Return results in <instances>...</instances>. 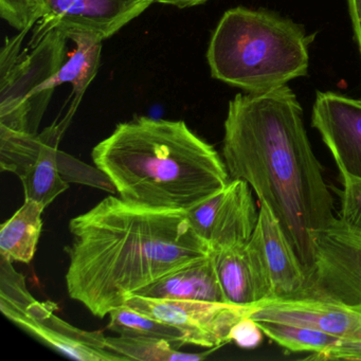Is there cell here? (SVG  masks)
<instances>
[{
    "label": "cell",
    "instance_id": "18",
    "mask_svg": "<svg viewBox=\"0 0 361 361\" xmlns=\"http://www.w3.org/2000/svg\"><path fill=\"white\" fill-rule=\"evenodd\" d=\"M67 37L75 44L77 48L69 60L51 78L49 86L54 90L56 86L65 83L73 86V92L69 99L71 105L64 117L71 122L88 86L98 73L103 41L96 35L79 31L67 32Z\"/></svg>",
    "mask_w": 361,
    "mask_h": 361
},
{
    "label": "cell",
    "instance_id": "21",
    "mask_svg": "<svg viewBox=\"0 0 361 361\" xmlns=\"http://www.w3.org/2000/svg\"><path fill=\"white\" fill-rule=\"evenodd\" d=\"M106 348L128 360L139 361H198L210 354L179 352L168 340L149 337H106Z\"/></svg>",
    "mask_w": 361,
    "mask_h": 361
},
{
    "label": "cell",
    "instance_id": "11",
    "mask_svg": "<svg viewBox=\"0 0 361 361\" xmlns=\"http://www.w3.org/2000/svg\"><path fill=\"white\" fill-rule=\"evenodd\" d=\"M312 126L329 147L342 179L361 180V100L318 92Z\"/></svg>",
    "mask_w": 361,
    "mask_h": 361
},
{
    "label": "cell",
    "instance_id": "20",
    "mask_svg": "<svg viewBox=\"0 0 361 361\" xmlns=\"http://www.w3.org/2000/svg\"><path fill=\"white\" fill-rule=\"evenodd\" d=\"M107 329L124 337H149L168 340L175 348L187 344L185 334L149 314L137 312L126 305L111 310Z\"/></svg>",
    "mask_w": 361,
    "mask_h": 361
},
{
    "label": "cell",
    "instance_id": "28",
    "mask_svg": "<svg viewBox=\"0 0 361 361\" xmlns=\"http://www.w3.org/2000/svg\"><path fill=\"white\" fill-rule=\"evenodd\" d=\"M360 100H361V98H360Z\"/></svg>",
    "mask_w": 361,
    "mask_h": 361
},
{
    "label": "cell",
    "instance_id": "4",
    "mask_svg": "<svg viewBox=\"0 0 361 361\" xmlns=\"http://www.w3.org/2000/svg\"><path fill=\"white\" fill-rule=\"evenodd\" d=\"M314 35L274 12L236 7L221 16L207 50L213 79L263 94L306 77Z\"/></svg>",
    "mask_w": 361,
    "mask_h": 361
},
{
    "label": "cell",
    "instance_id": "23",
    "mask_svg": "<svg viewBox=\"0 0 361 361\" xmlns=\"http://www.w3.org/2000/svg\"><path fill=\"white\" fill-rule=\"evenodd\" d=\"M37 0H0V16L18 32L37 24Z\"/></svg>",
    "mask_w": 361,
    "mask_h": 361
},
{
    "label": "cell",
    "instance_id": "27",
    "mask_svg": "<svg viewBox=\"0 0 361 361\" xmlns=\"http://www.w3.org/2000/svg\"><path fill=\"white\" fill-rule=\"evenodd\" d=\"M209 0H155V3L164 5L174 6V7L185 9V8L196 7L206 4Z\"/></svg>",
    "mask_w": 361,
    "mask_h": 361
},
{
    "label": "cell",
    "instance_id": "5",
    "mask_svg": "<svg viewBox=\"0 0 361 361\" xmlns=\"http://www.w3.org/2000/svg\"><path fill=\"white\" fill-rule=\"evenodd\" d=\"M30 30L7 37L0 56V126L37 134L54 90L51 78L64 64L67 31L54 29L31 51H20Z\"/></svg>",
    "mask_w": 361,
    "mask_h": 361
},
{
    "label": "cell",
    "instance_id": "1",
    "mask_svg": "<svg viewBox=\"0 0 361 361\" xmlns=\"http://www.w3.org/2000/svg\"><path fill=\"white\" fill-rule=\"evenodd\" d=\"M224 128L223 159L230 178L248 183L259 204L274 213L310 279L314 234L336 217L297 96L287 85L236 94Z\"/></svg>",
    "mask_w": 361,
    "mask_h": 361
},
{
    "label": "cell",
    "instance_id": "6",
    "mask_svg": "<svg viewBox=\"0 0 361 361\" xmlns=\"http://www.w3.org/2000/svg\"><path fill=\"white\" fill-rule=\"evenodd\" d=\"M0 310L16 326L52 350L80 361L128 360L106 348L101 331L73 326L54 312V303L35 299L25 276L0 255Z\"/></svg>",
    "mask_w": 361,
    "mask_h": 361
},
{
    "label": "cell",
    "instance_id": "7",
    "mask_svg": "<svg viewBox=\"0 0 361 361\" xmlns=\"http://www.w3.org/2000/svg\"><path fill=\"white\" fill-rule=\"evenodd\" d=\"M305 297L361 312L360 231L335 219L316 232L314 267Z\"/></svg>",
    "mask_w": 361,
    "mask_h": 361
},
{
    "label": "cell",
    "instance_id": "15",
    "mask_svg": "<svg viewBox=\"0 0 361 361\" xmlns=\"http://www.w3.org/2000/svg\"><path fill=\"white\" fill-rule=\"evenodd\" d=\"M134 295L226 303L213 253L157 279Z\"/></svg>",
    "mask_w": 361,
    "mask_h": 361
},
{
    "label": "cell",
    "instance_id": "12",
    "mask_svg": "<svg viewBox=\"0 0 361 361\" xmlns=\"http://www.w3.org/2000/svg\"><path fill=\"white\" fill-rule=\"evenodd\" d=\"M249 244L253 247L271 289V299L304 298L308 279L274 213L259 204V219Z\"/></svg>",
    "mask_w": 361,
    "mask_h": 361
},
{
    "label": "cell",
    "instance_id": "25",
    "mask_svg": "<svg viewBox=\"0 0 361 361\" xmlns=\"http://www.w3.org/2000/svg\"><path fill=\"white\" fill-rule=\"evenodd\" d=\"M264 335L257 321L247 316L232 327L230 341L235 342L240 348H253L261 344Z\"/></svg>",
    "mask_w": 361,
    "mask_h": 361
},
{
    "label": "cell",
    "instance_id": "17",
    "mask_svg": "<svg viewBox=\"0 0 361 361\" xmlns=\"http://www.w3.org/2000/svg\"><path fill=\"white\" fill-rule=\"evenodd\" d=\"M69 122L63 118L54 126L45 128L35 162L20 178L24 187L25 200H35L47 208L61 194L69 189L59 166V143Z\"/></svg>",
    "mask_w": 361,
    "mask_h": 361
},
{
    "label": "cell",
    "instance_id": "14",
    "mask_svg": "<svg viewBox=\"0 0 361 361\" xmlns=\"http://www.w3.org/2000/svg\"><path fill=\"white\" fill-rule=\"evenodd\" d=\"M213 255L226 303L249 308L271 299V289L249 242Z\"/></svg>",
    "mask_w": 361,
    "mask_h": 361
},
{
    "label": "cell",
    "instance_id": "9",
    "mask_svg": "<svg viewBox=\"0 0 361 361\" xmlns=\"http://www.w3.org/2000/svg\"><path fill=\"white\" fill-rule=\"evenodd\" d=\"M124 305L180 329L187 344L208 348L231 342L232 327L248 316L249 310L228 303L152 299L140 295L128 298Z\"/></svg>",
    "mask_w": 361,
    "mask_h": 361
},
{
    "label": "cell",
    "instance_id": "8",
    "mask_svg": "<svg viewBox=\"0 0 361 361\" xmlns=\"http://www.w3.org/2000/svg\"><path fill=\"white\" fill-rule=\"evenodd\" d=\"M155 0H37V24L29 47L54 29L90 33L105 41L143 13Z\"/></svg>",
    "mask_w": 361,
    "mask_h": 361
},
{
    "label": "cell",
    "instance_id": "24",
    "mask_svg": "<svg viewBox=\"0 0 361 361\" xmlns=\"http://www.w3.org/2000/svg\"><path fill=\"white\" fill-rule=\"evenodd\" d=\"M339 219L361 232V180L342 179Z\"/></svg>",
    "mask_w": 361,
    "mask_h": 361
},
{
    "label": "cell",
    "instance_id": "2",
    "mask_svg": "<svg viewBox=\"0 0 361 361\" xmlns=\"http://www.w3.org/2000/svg\"><path fill=\"white\" fill-rule=\"evenodd\" d=\"M69 297L104 318L154 281L210 255L187 211L160 210L107 196L69 221Z\"/></svg>",
    "mask_w": 361,
    "mask_h": 361
},
{
    "label": "cell",
    "instance_id": "19",
    "mask_svg": "<svg viewBox=\"0 0 361 361\" xmlns=\"http://www.w3.org/2000/svg\"><path fill=\"white\" fill-rule=\"evenodd\" d=\"M45 207L37 202L25 200L18 212L1 226L0 255L18 263L29 264L37 252V243L43 229Z\"/></svg>",
    "mask_w": 361,
    "mask_h": 361
},
{
    "label": "cell",
    "instance_id": "16",
    "mask_svg": "<svg viewBox=\"0 0 361 361\" xmlns=\"http://www.w3.org/2000/svg\"><path fill=\"white\" fill-rule=\"evenodd\" d=\"M257 323L265 336L290 352H310L314 354V359L361 360V340L286 323Z\"/></svg>",
    "mask_w": 361,
    "mask_h": 361
},
{
    "label": "cell",
    "instance_id": "3",
    "mask_svg": "<svg viewBox=\"0 0 361 361\" xmlns=\"http://www.w3.org/2000/svg\"><path fill=\"white\" fill-rule=\"evenodd\" d=\"M94 166L130 204L189 211L229 183L216 149L185 121L137 117L92 149Z\"/></svg>",
    "mask_w": 361,
    "mask_h": 361
},
{
    "label": "cell",
    "instance_id": "10",
    "mask_svg": "<svg viewBox=\"0 0 361 361\" xmlns=\"http://www.w3.org/2000/svg\"><path fill=\"white\" fill-rule=\"evenodd\" d=\"M194 231L217 253L250 240L259 219L250 185L230 179L224 189L187 211Z\"/></svg>",
    "mask_w": 361,
    "mask_h": 361
},
{
    "label": "cell",
    "instance_id": "26",
    "mask_svg": "<svg viewBox=\"0 0 361 361\" xmlns=\"http://www.w3.org/2000/svg\"><path fill=\"white\" fill-rule=\"evenodd\" d=\"M346 3H348L350 22H352L355 42L358 46L361 56V0H346Z\"/></svg>",
    "mask_w": 361,
    "mask_h": 361
},
{
    "label": "cell",
    "instance_id": "13",
    "mask_svg": "<svg viewBox=\"0 0 361 361\" xmlns=\"http://www.w3.org/2000/svg\"><path fill=\"white\" fill-rule=\"evenodd\" d=\"M255 321H272L361 340V312L317 298L268 299L249 307Z\"/></svg>",
    "mask_w": 361,
    "mask_h": 361
},
{
    "label": "cell",
    "instance_id": "22",
    "mask_svg": "<svg viewBox=\"0 0 361 361\" xmlns=\"http://www.w3.org/2000/svg\"><path fill=\"white\" fill-rule=\"evenodd\" d=\"M59 166H60L61 175L67 183L75 181V183L100 188L111 193L116 191L115 187L107 178L106 175L97 166L94 169L90 168L87 164H82L79 160L61 151L59 155Z\"/></svg>",
    "mask_w": 361,
    "mask_h": 361
}]
</instances>
